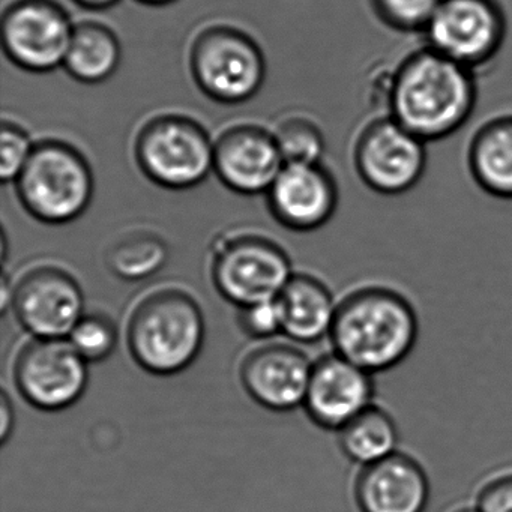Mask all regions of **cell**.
Masks as SVG:
<instances>
[{
    "mask_svg": "<svg viewBox=\"0 0 512 512\" xmlns=\"http://www.w3.org/2000/svg\"><path fill=\"white\" fill-rule=\"evenodd\" d=\"M419 320L400 290L368 284L338 301L331 338L334 353L371 374L398 367L415 349Z\"/></svg>",
    "mask_w": 512,
    "mask_h": 512,
    "instance_id": "6da1fadb",
    "label": "cell"
},
{
    "mask_svg": "<svg viewBox=\"0 0 512 512\" xmlns=\"http://www.w3.org/2000/svg\"><path fill=\"white\" fill-rule=\"evenodd\" d=\"M475 101L472 70L427 47L407 58L395 73L389 116L428 143L457 131Z\"/></svg>",
    "mask_w": 512,
    "mask_h": 512,
    "instance_id": "7a4b0ae2",
    "label": "cell"
},
{
    "mask_svg": "<svg viewBox=\"0 0 512 512\" xmlns=\"http://www.w3.org/2000/svg\"><path fill=\"white\" fill-rule=\"evenodd\" d=\"M205 331L202 308L193 296L178 289L158 290L131 314L128 349L143 370L170 376L196 361Z\"/></svg>",
    "mask_w": 512,
    "mask_h": 512,
    "instance_id": "3957f363",
    "label": "cell"
},
{
    "mask_svg": "<svg viewBox=\"0 0 512 512\" xmlns=\"http://www.w3.org/2000/svg\"><path fill=\"white\" fill-rule=\"evenodd\" d=\"M23 208L46 224H67L88 209L94 194L91 167L73 146L38 143L16 181Z\"/></svg>",
    "mask_w": 512,
    "mask_h": 512,
    "instance_id": "277c9868",
    "label": "cell"
},
{
    "mask_svg": "<svg viewBox=\"0 0 512 512\" xmlns=\"http://www.w3.org/2000/svg\"><path fill=\"white\" fill-rule=\"evenodd\" d=\"M136 155L151 181L172 190L196 187L214 169V145L208 133L184 116L152 119L137 137Z\"/></svg>",
    "mask_w": 512,
    "mask_h": 512,
    "instance_id": "5b68a950",
    "label": "cell"
},
{
    "mask_svg": "<svg viewBox=\"0 0 512 512\" xmlns=\"http://www.w3.org/2000/svg\"><path fill=\"white\" fill-rule=\"evenodd\" d=\"M191 71L208 97L236 104L259 91L265 79V59L244 32L220 26L197 38L191 50Z\"/></svg>",
    "mask_w": 512,
    "mask_h": 512,
    "instance_id": "8992f818",
    "label": "cell"
},
{
    "mask_svg": "<svg viewBox=\"0 0 512 512\" xmlns=\"http://www.w3.org/2000/svg\"><path fill=\"white\" fill-rule=\"evenodd\" d=\"M283 248L260 236L224 242L212 262V280L220 295L239 308L274 301L293 277Z\"/></svg>",
    "mask_w": 512,
    "mask_h": 512,
    "instance_id": "52a82bcc",
    "label": "cell"
},
{
    "mask_svg": "<svg viewBox=\"0 0 512 512\" xmlns=\"http://www.w3.org/2000/svg\"><path fill=\"white\" fill-rule=\"evenodd\" d=\"M88 382L89 364L68 338H34L14 362L17 391L44 412H59L76 404Z\"/></svg>",
    "mask_w": 512,
    "mask_h": 512,
    "instance_id": "ba28073f",
    "label": "cell"
},
{
    "mask_svg": "<svg viewBox=\"0 0 512 512\" xmlns=\"http://www.w3.org/2000/svg\"><path fill=\"white\" fill-rule=\"evenodd\" d=\"M73 32L70 17L53 0H17L2 20L5 53L32 73L64 67Z\"/></svg>",
    "mask_w": 512,
    "mask_h": 512,
    "instance_id": "9c48e42d",
    "label": "cell"
},
{
    "mask_svg": "<svg viewBox=\"0 0 512 512\" xmlns=\"http://www.w3.org/2000/svg\"><path fill=\"white\" fill-rule=\"evenodd\" d=\"M422 32L428 49L472 70L493 58L505 22L493 0H442Z\"/></svg>",
    "mask_w": 512,
    "mask_h": 512,
    "instance_id": "30bf717a",
    "label": "cell"
},
{
    "mask_svg": "<svg viewBox=\"0 0 512 512\" xmlns=\"http://www.w3.org/2000/svg\"><path fill=\"white\" fill-rule=\"evenodd\" d=\"M355 164L371 190L398 196L412 190L424 175L425 142L388 116L362 133L356 145Z\"/></svg>",
    "mask_w": 512,
    "mask_h": 512,
    "instance_id": "8fae6325",
    "label": "cell"
},
{
    "mask_svg": "<svg viewBox=\"0 0 512 512\" xmlns=\"http://www.w3.org/2000/svg\"><path fill=\"white\" fill-rule=\"evenodd\" d=\"M11 308L32 337L68 338L85 316V296L73 275L56 266H40L14 286Z\"/></svg>",
    "mask_w": 512,
    "mask_h": 512,
    "instance_id": "7c38bea8",
    "label": "cell"
},
{
    "mask_svg": "<svg viewBox=\"0 0 512 512\" xmlns=\"http://www.w3.org/2000/svg\"><path fill=\"white\" fill-rule=\"evenodd\" d=\"M374 374L332 353L314 362L304 407L311 421L338 431L374 404Z\"/></svg>",
    "mask_w": 512,
    "mask_h": 512,
    "instance_id": "4fadbf2b",
    "label": "cell"
},
{
    "mask_svg": "<svg viewBox=\"0 0 512 512\" xmlns=\"http://www.w3.org/2000/svg\"><path fill=\"white\" fill-rule=\"evenodd\" d=\"M313 365L302 350L290 344H265L242 361V386L265 409L289 412L304 406Z\"/></svg>",
    "mask_w": 512,
    "mask_h": 512,
    "instance_id": "5bb4252c",
    "label": "cell"
},
{
    "mask_svg": "<svg viewBox=\"0 0 512 512\" xmlns=\"http://www.w3.org/2000/svg\"><path fill=\"white\" fill-rule=\"evenodd\" d=\"M284 167L274 134L254 125L230 128L214 145V170L239 194L268 193Z\"/></svg>",
    "mask_w": 512,
    "mask_h": 512,
    "instance_id": "9a60e30c",
    "label": "cell"
},
{
    "mask_svg": "<svg viewBox=\"0 0 512 512\" xmlns=\"http://www.w3.org/2000/svg\"><path fill=\"white\" fill-rule=\"evenodd\" d=\"M430 496L424 466L401 451L361 467L353 484L359 512H425Z\"/></svg>",
    "mask_w": 512,
    "mask_h": 512,
    "instance_id": "2e32d148",
    "label": "cell"
},
{
    "mask_svg": "<svg viewBox=\"0 0 512 512\" xmlns=\"http://www.w3.org/2000/svg\"><path fill=\"white\" fill-rule=\"evenodd\" d=\"M266 194L275 220L296 232L325 226L337 209V185L319 163L284 164Z\"/></svg>",
    "mask_w": 512,
    "mask_h": 512,
    "instance_id": "e0dca14e",
    "label": "cell"
},
{
    "mask_svg": "<svg viewBox=\"0 0 512 512\" xmlns=\"http://www.w3.org/2000/svg\"><path fill=\"white\" fill-rule=\"evenodd\" d=\"M277 301L287 337L299 343H316L331 334L338 302L319 278L293 275Z\"/></svg>",
    "mask_w": 512,
    "mask_h": 512,
    "instance_id": "ac0fdd59",
    "label": "cell"
},
{
    "mask_svg": "<svg viewBox=\"0 0 512 512\" xmlns=\"http://www.w3.org/2000/svg\"><path fill=\"white\" fill-rule=\"evenodd\" d=\"M469 164L485 193L512 199V118L496 119L476 133Z\"/></svg>",
    "mask_w": 512,
    "mask_h": 512,
    "instance_id": "d6986e66",
    "label": "cell"
},
{
    "mask_svg": "<svg viewBox=\"0 0 512 512\" xmlns=\"http://www.w3.org/2000/svg\"><path fill=\"white\" fill-rule=\"evenodd\" d=\"M338 433V445L353 463L364 467L398 451L400 431L391 413L376 403L347 422Z\"/></svg>",
    "mask_w": 512,
    "mask_h": 512,
    "instance_id": "ffe728a7",
    "label": "cell"
},
{
    "mask_svg": "<svg viewBox=\"0 0 512 512\" xmlns=\"http://www.w3.org/2000/svg\"><path fill=\"white\" fill-rule=\"evenodd\" d=\"M121 61V44L116 35L100 23L83 22L74 26L64 67L82 83L109 79Z\"/></svg>",
    "mask_w": 512,
    "mask_h": 512,
    "instance_id": "44dd1931",
    "label": "cell"
},
{
    "mask_svg": "<svg viewBox=\"0 0 512 512\" xmlns=\"http://www.w3.org/2000/svg\"><path fill=\"white\" fill-rule=\"evenodd\" d=\"M167 248L155 236H131L116 244L109 253L113 274L124 280H143L163 268Z\"/></svg>",
    "mask_w": 512,
    "mask_h": 512,
    "instance_id": "7402d4cb",
    "label": "cell"
},
{
    "mask_svg": "<svg viewBox=\"0 0 512 512\" xmlns=\"http://www.w3.org/2000/svg\"><path fill=\"white\" fill-rule=\"evenodd\" d=\"M274 137L284 164L319 163L325 149L319 128L304 118H290L281 122Z\"/></svg>",
    "mask_w": 512,
    "mask_h": 512,
    "instance_id": "603a6c76",
    "label": "cell"
},
{
    "mask_svg": "<svg viewBox=\"0 0 512 512\" xmlns=\"http://www.w3.org/2000/svg\"><path fill=\"white\" fill-rule=\"evenodd\" d=\"M88 364L101 362L115 352L118 331L107 317L85 314L68 337Z\"/></svg>",
    "mask_w": 512,
    "mask_h": 512,
    "instance_id": "cb8c5ba5",
    "label": "cell"
},
{
    "mask_svg": "<svg viewBox=\"0 0 512 512\" xmlns=\"http://www.w3.org/2000/svg\"><path fill=\"white\" fill-rule=\"evenodd\" d=\"M442 0H374L383 22L400 31H424Z\"/></svg>",
    "mask_w": 512,
    "mask_h": 512,
    "instance_id": "d4e9b609",
    "label": "cell"
},
{
    "mask_svg": "<svg viewBox=\"0 0 512 512\" xmlns=\"http://www.w3.org/2000/svg\"><path fill=\"white\" fill-rule=\"evenodd\" d=\"M28 133L13 122L4 121L0 131V178L16 182L34 152Z\"/></svg>",
    "mask_w": 512,
    "mask_h": 512,
    "instance_id": "484cf974",
    "label": "cell"
},
{
    "mask_svg": "<svg viewBox=\"0 0 512 512\" xmlns=\"http://www.w3.org/2000/svg\"><path fill=\"white\" fill-rule=\"evenodd\" d=\"M239 326L248 337L259 340L283 332V320L277 299L239 308Z\"/></svg>",
    "mask_w": 512,
    "mask_h": 512,
    "instance_id": "4316f807",
    "label": "cell"
},
{
    "mask_svg": "<svg viewBox=\"0 0 512 512\" xmlns=\"http://www.w3.org/2000/svg\"><path fill=\"white\" fill-rule=\"evenodd\" d=\"M479 512H512V472L488 479L476 494Z\"/></svg>",
    "mask_w": 512,
    "mask_h": 512,
    "instance_id": "83f0119b",
    "label": "cell"
},
{
    "mask_svg": "<svg viewBox=\"0 0 512 512\" xmlns=\"http://www.w3.org/2000/svg\"><path fill=\"white\" fill-rule=\"evenodd\" d=\"M0 442L2 445L8 442L11 433L14 430V407L8 398L7 392H2L0 395Z\"/></svg>",
    "mask_w": 512,
    "mask_h": 512,
    "instance_id": "f1b7e54d",
    "label": "cell"
},
{
    "mask_svg": "<svg viewBox=\"0 0 512 512\" xmlns=\"http://www.w3.org/2000/svg\"><path fill=\"white\" fill-rule=\"evenodd\" d=\"M82 7L91 8V10H106L118 4L119 0H76Z\"/></svg>",
    "mask_w": 512,
    "mask_h": 512,
    "instance_id": "f546056e",
    "label": "cell"
},
{
    "mask_svg": "<svg viewBox=\"0 0 512 512\" xmlns=\"http://www.w3.org/2000/svg\"><path fill=\"white\" fill-rule=\"evenodd\" d=\"M139 2L146 5H158V7H160V5L172 4L175 0H139Z\"/></svg>",
    "mask_w": 512,
    "mask_h": 512,
    "instance_id": "4dcf8cb0",
    "label": "cell"
},
{
    "mask_svg": "<svg viewBox=\"0 0 512 512\" xmlns=\"http://www.w3.org/2000/svg\"><path fill=\"white\" fill-rule=\"evenodd\" d=\"M452 512H479V509L473 506H461V508L454 509Z\"/></svg>",
    "mask_w": 512,
    "mask_h": 512,
    "instance_id": "1f68e13d",
    "label": "cell"
}]
</instances>
